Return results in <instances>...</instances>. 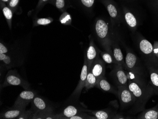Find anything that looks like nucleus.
<instances>
[{
  "label": "nucleus",
  "mask_w": 158,
  "mask_h": 119,
  "mask_svg": "<svg viewBox=\"0 0 158 119\" xmlns=\"http://www.w3.org/2000/svg\"><path fill=\"white\" fill-rule=\"evenodd\" d=\"M24 110L25 109L12 106L10 109L2 112L1 113L0 118L2 119H17Z\"/></svg>",
  "instance_id": "obj_17"
},
{
  "label": "nucleus",
  "mask_w": 158,
  "mask_h": 119,
  "mask_svg": "<svg viewBox=\"0 0 158 119\" xmlns=\"http://www.w3.org/2000/svg\"><path fill=\"white\" fill-rule=\"evenodd\" d=\"M8 53V49L2 43H0V54H7Z\"/></svg>",
  "instance_id": "obj_31"
},
{
  "label": "nucleus",
  "mask_w": 158,
  "mask_h": 119,
  "mask_svg": "<svg viewBox=\"0 0 158 119\" xmlns=\"http://www.w3.org/2000/svg\"><path fill=\"white\" fill-rule=\"evenodd\" d=\"M95 0H81L82 4L87 8H91L94 3Z\"/></svg>",
  "instance_id": "obj_29"
},
{
  "label": "nucleus",
  "mask_w": 158,
  "mask_h": 119,
  "mask_svg": "<svg viewBox=\"0 0 158 119\" xmlns=\"http://www.w3.org/2000/svg\"><path fill=\"white\" fill-rule=\"evenodd\" d=\"M84 109H81L74 105H69L60 113L56 114L57 119H70L71 117L76 115L81 112H84Z\"/></svg>",
  "instance_id": "obj_14"
},
{
  "label": "nucleus",
  "mask_w": 158,
  "mask_h": 119,
  "mask_svg": "<svg viewBox=\"0 0 158 119\" xmlns=\"http://www.w3.org/2000/svg\"><path fill=\"white\" fill-rule=\"evenodd\" d=\"M84 112L89 113L92 116L95 117L97 119H126L125 117L116 112H113L109 109L92 111V110H84Z\"/></svg>",
  "instance_id": "obj_11"
},
{
  "label": "nucleus",
  "mask_w": 158,
  "mask_h": 119,
  "mask_svg": "<svg viewBox=\"0 0 158 119\" xmlns=\"http://www.w3.org/2000/svg\"><path fill=\"white\" fill-rule=\"evenodd\" d=\"M95 87L104 92L111 93L116 96L118 95V90L116 89L112 85H111L106 80L105 76L98 79Z\"/></svg>",
  "instance_id": "obj_15"
},
{
  "label": "nucleus",
  "mask_w": 158,
  "mask_h": 119,
  "mask_svg": "<svg viewBox=\"0 0 158 119\" xmlns=\"http://www.w3.org/2000/svg\"><path fill=\"white\" fill-rule=\"evenodd\" d=\"M19 0H10L9 3L10 7L12 8L15 7L19 3Z\"/></svg>",
  "instance_id": "obj_34"
},
{
  "label": "nucleus",
  "mask_w": 158,
  "mask_h": 119,
  "mask_svg": "<svg viewBox=\"0 0 158 119\" xmlns=\"http://www.w3.org/2000/svg\"><path fill=\"white\" fill-rule=\"evenodd\" d=\"M153 9H155L157 13H158V0H150Z\"/></svg>",
  "instance_id": "obj_33"
},
{
  "label": "nucleus",
  "mask_w": 158,
  "mask_h": 119,
  "mask_svg": "<svg viewBox=\"0 0 158 119\" xmlns=\"http://www.w3.org/2000/svg\"><path fill=\"white\" fill-rule=\"evenodd\" d=\"M42 2H45L47 1H48V0H41Z\"/></svg>",
  "instance_id": "obj_36"
},
{
  "label": "nucleus",
  "mask_w": 158,
  "mask_h": 119,
  "mask_svg": "<svg viewBox=\"0 0 158 119\" xmlns=\"http://www.w3.org/2000/svg\"><path fill=\"white\" fill-rule=\"evenodd\" d=\"M106 9L112 22L116 23V24L119 23L120 22L119 16L117 8L113 4H110L107 5Z\"/></svg>",
  "instance_id": "obj_22"
},
{
  "label": "nucleus",
  "mask_w": 158,
  "mask_h": 119,
  "mask_svg": "<svg viewBox=\"0 0 158 119\" xmlns=\"http://www.w3.org/2000/svg\"><path fill=\"white\" fill-rule=\"evenodd\" d=\"M100 56L102 60L109 64H116V62L112 53L107 51H102L100 53Z\"/></svg>",
  "instance_id": "obj_23"
},
{
  "label": "nucleus",
  "mask_w": 158,
  "mask_h": 119,
  "mask_svg": "<svg viewBox=\"0 0 158 119\" xmlns=\"http://www.w3.org/2000/svg\"><path fill=\"white\" fill-rule=\"evenodd\" d=\"M95 32L105 50L112 54L111 48L112 40L109 24L104 19H98L95 24Z\"/></svg>",
  "instance_id": "obj_4"
},
{
  "label": "nucleus",
  "mask_w": 158,
  "mask_h": 119,
  "mask_svg": "<svg viewBox=\"0 0 158 119\" xmlns=\"http://www.w3.org/2000/svg\"><path fill=\"white\" fill-rule=\"evenodd\" d=\"M34 112L33 110L26 111L24 110L21 114L19 116L17 119H32Z\"/></svg>",
  "instance_id": "obj_28"
},
{
  "label": "nucleus",
  "mask_w": 158,
  "mask_h": 119,
  "mask_svg": "<svg viewBox=\"0 0 158 119\" xmlns=\"http://www.w3.org/2000/svg\"><path fill=\"white\" fill-rule=\"evenodd\" d=\"M8 86H20L25 90H30L29 83L21 78L17 72L14 70H10L5 76L2 87L4 88Z\"/></svg>",
  "instance_id": "obj_6"
},
{
  "label": "nucleus",
  "mask_w": 158,
  "mask_h": 119,
  "mask_svg": "<svg viewBox=\"0 0 158 119\" xmlns=\"http://www.w3.org/2000/svg\"><path fill=\"white\" fill-rule=\"evenodd\" d=\"M2 12L3 15L7 20V23L8 24L9 26L11 29V20L12 18V11L7 7H4L2 9Z\"/></svg>",
  "instance_id": "obj_24"
},
{
  "label": "nucleus",
  "mask_w": 158,
  "mask_h": 119,
  "mask_svg": "<svg viewBox=\"0 0 158 119\" xmlns=\"http://www.w3.org/2000/svg\"><path fill=\"white\" fill-rule=\"evenodd\" d=\"M150 76V83L154 90L155 95H158V68L147 67Z\"/></svg>",
  "instance_id": "obj_18"
},
{
  "label": "nucleus",
  "mask_w": 158,
  "mask_h": 119,
  "mask_svg": "<svg viewBox=\"0 0 158 119\" xmlns=\"http://www.w3.org/2000/svg\"><path fill=\"white\" fill-rule=\"evenodd\" d=\"M2 1L4 2H8L9 0H2Z\"/></svg>",
  "instance_id": "obj_35"
},
{
  "label": "nucleus",
  "mask_w": 158,
  "mask_h": 119,
  "mask_svg": "<svg viewBox=\"0 0 158 119\" xmlns=\"http://www.w3.org/2000/svg\"><path fill=\"white\" fill-rule=\"evenodd\" d=\"M32 108L35 113H53L52 107L40 97L35 96L31 102Z\"/></svg>",
  "instance_id": "obj_10"
},
{
  "label": "nucleus",
  "mask_w": 158,
  "mask_h": 119,
  "mask_svg": "<svg viewBox=\"0 0 158 119\" xmlns=\"http://www.w3.org/2000/svg\"><path fill=\"white\" fill-rule=\"evenodd\" d=\"M128 86L135 97V103L128 113L130 114H137L145 110L147 102L155 95L154 90L150 81L139 83L128 80Z\"/></svg>",
  "instance_id": "obj_1"
},
{
  "label": "nucleus",
  "mask_w": 158,
  "mask_h": 119,
  "mask_svg": "<svg viewBox=\"0 0 158 119\" xmlns=\"http://www.w3.org/2000/svg\"><path fill=\"white\" fill-rule=\"evenodd\" d=\"M96 119L95 117L85 112H81L76 115L71 117L70 119Z\"/></svg>",
  "instance_id": "obj_26"
},
{
  "label": "nucleus",
  "mask_w": 158,
  "mask_h": 119,
  "mask_svg": "<svg viewBox=\"0 0 158 119\" xmlns=\"http://www.w3.org/2000/svg\"><path fill=\"white\" fill-rule=\"evenodd\" d=\"M124 69L148 78L147 67L144 63L131 50L127 49Z\"/></svg>",
  "instance_id": "obj_3"
},
{
  "label": "nucleus",
  "mask_w": 158,
  "mask_h": 119,
  "mask_svg": "<svg viewBox=\"0 0 158 119\" xmlns=\"http://www.w3.org/2000/svg\"><path fill=\"white\" fill-rule=\"evenodd\" d=\"M89 70V69L88 64L87 61L85 57L83 66L81 69L80 80H79L76 88L75 89L72 94L71 95V98L73 100L77 101L80 96L82 89L85 87L86 78H87Z\"/></svg>",
  "instance_id": "obj_8"
},
{
  "label": "nucleus",
  "mask_w": 158,
  "mask_h": 119,
  "mask_svg": "<svg viewBox=\"0 0 158 119\" xmlns=\"http://www.w3.org/2000/svg\"><path fill=\"white\" fill-rule=\"evenodd\" d=\"M100 53V51L96 47L93 40H91L85 57L87 61L89 70L92 63L99 57Z\"/></svg>",
  "instance_id": "obj_13"
},
{
  "label": "nucleus",
  "mask_w": 158,
  "mask_h": 119,
  "mask_svg": "<svg viewBox=\"0 0 158 119\" xmlns=\"http://www.w3.org/2000/svg\"><path fill=\"white\" fill-rule=\"evenodd\" d=\"M59 21L62 24L70 25L72 23V18L69 13L66 12H64L60 16Z\"/></svg>",
  "instance_id": "obj_25"
},
{
  "label": "nucleus",
  "mask_w": 158,
  "mask_h": 119,
  "mask_svg": "<svg viewBox=\"0 0 158 119\" xmlns=\"http://www.w3.org/2000/svg\"><path fill=\"white\" fill-rule=\"evenodd\" d=\"M117 88V96L119 100L121 109L124 110L132 107L135 102V97L128 86H119Z\"/></svg>",
  "instance_id": "obj_5"
},
{
  "label": "nucleus",
  "mask_w": 158,
  "mask_h": 119,
  "mask_svg": "<svg viewBox=\"0 0 158 119\" xmlns=\"http://www.w3.org/2000/svg\"><path fill=\"white\" fill-rule=\"evenodd\" d=\"M137 45L143 62L146 67L158 68V58L154 54L152 43L144 37L139 35Z\"/></svg>",
  "instance_id": "obj_2"
},
{
  "label": "nucleus",
  "mask_w": 158,
  "mask_h": 119,
  "mask_svg": "<svg viewBox=\"0 0 158 119\" xmlns=\"http://www.w3.org/2000/svg\"><path fill=\"white\" fill-rule=\"evenodd\" d=\"M153 51L156 57L158 58V41H154L153 45Z\"/></svg>",
  "instance_id": "obj_32"
},
{
  "label": "nucleus",
  "mask_w": 158,
  "mask_h": 119,
  "mask_svg": "<svg viewBox=\"0 0 158 119\" xmlns=\"http://www.w3.org/2000/svg\"><path fill=\"white\" fill-rule=\"evenodd\" d=\"M112 52L116 64L122 66L123 67L125 66V59L124 56L122 52L121 49H120L116 42L112 40L111 44Z\"/></svg>",
  "instance_id": "obj_16"
},
{
  "label": "nucleus",
  "mask_w": 158,
  "mask_h": 119,
  "mask_svg": "<svg viewBox=\"0 0 158 119\" xmlns=\"http://www.w3.org/2000/svg\"><path fill=\"white\" fill-rule=\"evenodd\" d=\"M111 78L117 87L127 86L128 79L124 67L120 65L114 64L110 73Z\"/></svg>",
  "instance_id": "obj_7"
},
{
  "label": "nucleus",
  "mask_w": 158,
  "mask_h": 119,
  "mask_svg": "<svg viewBox=\"0 0 158 119\" xmlns=\"http://www.w3.org/2000/svg\"><path fill=\"white\" fill-rule=\"evenodd\" d=\"M36 96L35 92L31 90H25L21 92L14 102L13 107L26 109Z\"/></svg>",
  "instance_id": "obj_9"
},
{
  "label": "nucleus",
  "mask_w": 158,
  "mask_h": 119,
  "mask_svg": "<svg viewBox=\"0 0 158 119\" xmlns=\"http://www.w3.org/2000/svg\"><path fill=\"white\" fill-rule=\"evenodd\" d=\"M89 70L98 79L105 76L106 73L105 62L100 57L92 63Z\"/></svg>",
  "instance_id": "obj_12"
},
{
  "label": "nucleus",
  "mask_w": 158,
  "mask_h": 119,
  "mask_svg": "<svg viewBox=\"0 0 158 119\" xmlns=\"http://www.w3.org/2000/svg\"><path fill=\"white\" fill-rule=\"evenodd\" d=\"M139 119H158V107L144 110L137 116Z\"/></svg>",
  "instance_id": "obj_19"
},
{
  "label": "nucleus",
  "mask_w": 158,
  "mask_h": 119,
  "mask_svg": "<svg viewBox=\"0 0 158 119\" xmlns=\"http://www.w3.org/2000/svg\"><path fill=\"white\" fill-rule=\"evenodd\" d=\"M98 79L91 72L90 70L88 71L84 87L86 90H89L94 87H95L97 83Z\"/></svg>",
  "instance_id": "obj_21"
},
{
  "label": "nucleus",
  "mask_w": 158,
  "mask_h": 119,
  "mask_svg": "<svg viewBox=\"0 0 158 119\" xmlns=\"http://www.w3.org/2000/svg\"><path fill=\"white\" fill-rule=\"evenodd\" d=\"M125 22L132 30H135L138 26V22L135 15L130 11H127L124 15Z\"/></svg>",
  "instance_id": "obj_20"
},
{
  "label": "nucleus",
  "mask_w": 158,
  "mask_h": 119,
  "mask_svg": "<svg viewBox=\"0 0 158 119\" xmlns=\"http://www.w3.org/2000/svg\"><path fill=\"white\" fill-rule=\"evenodd\" d=\"M64 0H56V5L57 8L61 9L64 6Z\"/></svg>",
  "instance_id": "obj_30"
},
{
  "label": "nucleus",
  "mask_w": 158,
  "mask_h": 119,
  "mask_svg": "<svg viewBox=\"0 0 158 119\" xmlns=\"http://www.w3.org/2000/svg\"><path fill=\"white\" fill-rule=\"evenodd\" d=\"M53 21V19L50 18L38 19L35 20V25H47L51 23Z\"/></svg>",
  "instance_id": "obj_27"
}]
</instances>
